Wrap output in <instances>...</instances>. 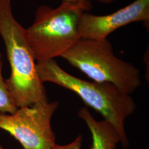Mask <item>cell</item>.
I'll list each match as a JSON object with an SVG mask.
<instances>
[{
	"label": "cell",
	"mask_w": 149,
	"mask_h": 149,
	"mask_svg": "<svg viewBox=\"0 0 149 149\" xmlns=\"http://www.w3.org/2000/svg\"><path fill=\"white\" fill-rule=\"evenodd\" d=\"M78 116L86 123L92 134V143L90 149H116L120 139L110 123L104 119L96 120L85 107L81 108Z\"/></svg>",
	"instance_id": "obj_7"
},
{
	"label": "cell",
	"mask_w": 149,
	"mask_h": 149,
	"mask_svg": "<svg viewBox=\"0 0 149 149\" xmlns=\"http://www.w3.org/2000/svg\"><path fill=\"white\" fill-rule=\"evenodd\" d=\"M59 102L39 103L18 108L12 114L0 113V129L8 132L23 149H53L55 134L51 126Z\"/></svg>",
	"instance_id": "obj_5"
},
{
	"label": "cell",
	"mask_w": 149,
	"mask_h": 149,
	"mask_svg": "<svg viewBox=\"0 0 149 149\" xmlns=\"http://www.w3.org/2000/svg\"><path fill=\"white\" fill-rule=\"evenodd\" d=\"M98 1H100L102 2H104V3H109L111 2H112L113 0H97Z\"/></svg>",
	"instance_id": "obj_11"
},
{
	"label": "cell",
	"mask_w": 149,
	"mask_h": 149,
	"mask_svg": "<svg viewBox=\"0 0 149 149\" xmlns=\"http://www.w3.org/2000/svg\"><path fill=\"white\" fill-rule=\"evenodd\" d=\"M81 0H63V1L64 2H78Z\"/></svg>",
	"instance_id": "obj_10"
},
{
	"label": "cell",
	"mask_w": 149,
	"mask_h": 149,
	"mask_svg": "<svg viewBox=\"0 0 149 149\" xmlns=\"http://www.w3.org/2000/svg\"><path fill=\"white\" fill-rule=\"evenodd\" d=\"M88 0L63 1L56 8H38L33 23L26 29L27 43L37 62L54 59L69 50L80 38V24L84 12L90 11Z\"/></svg>",
	"instance_id": "obj_3"
},
{
	"label": "cell",
	"mask_w": 149,
	"mask_h": 149,
	"mask_svg": "<svg viewBox=\"0 0 149 149\" xmlns=\"http://www.w3.org/2000/svg\"><path fill=\"white\" fill-rule=\"evenodd\" d=\"M61 57L94 81L111 83L129 95L141 84L140 70L116 57L107 39L81 38Z\"/></svg>",
	"instance_id": "obj_4"
},
{
	"label": "cell",
	"mask_w": 149,
	"mask_h": 149,
	"mask_svg": "<svg viewBox=\"0 0 149 149\" xmlns=\"http://www.w3.org/2000/svg\"><path fill=\"white\" fill-rule=\"evenodd\" d=\"M36 70L43 83L52 82L74 92L86 104L100 113L116 129L124 149L129 146L125 123L133 114L136 103L130 95L109 82L87 81L68 74L54 59L37 62Z\"/></svg>",
	"instance_id": "obj_1"
},
{
	"label": "cell",
	"mask_w": 149,
	"mask_h": 149,
	"mask_svg": "<svg viewBox=\"0 0 149 149\" xmlns=\"http://www.w3.org/2000/svg\"><path fill=\"white\" fill-rule=\"evenodd\" d=\"M82 143V136L79 135L70 144L60 145L55 144L53 149H81Z\"/></svg>",
	"instance_id": "obj_9"
},
{
	"label": "cell",
	"mask_w": 149,
	"mask_h": 149,
	"mask_svg": "<svg viewBox=\"0 0 149 149\" xmlns=\"http://www.w3.org/2000/svg\"><path fill=\"white\" fill-rule=\"evenodd\" d=\"M2 55L0 52V112L12 114L16 111L18 108L13 100L2 74L3 60Z\"/></svg>",
	"instance_id": "obj_8"
},
{
	"label": "cell",
	"mask_w": 149,
	"mask_h": 149,
	"mask_svg": "<svg viewBox=\"0 0 149 149\" xmlns=\"http://www.w3.org/2000/svg\"><path fill=\"white\" fill-rule=\"evenodd\" d=\"M149 21V0H136L107 16H95L84 12L80 22V36L100 40L107 39L110 33L129 23Z\"/></svg>",
	"instance_id": "obj_6"
},
{
	"label": "cell",
	"mask_w": 149,
	"mask_h": 149,
	"mask_svg": "<svg viewBox=\"0 0 149 149\" xmlns=\"http://www.w3.org/2000/svg\"><path fill=\"white\" fill-rule=\"evenodd\" d=\"M0 36L11 66V75L5 80L6 84L17 107L48 102L27 43L26 29L13 16L11 0H0Z\"/></svg>",
	"instance_id": "obj_2"
},
{
	"label": "cell",
	"mask_w": 149,
	"mask_h": 149,
	"mask_svg": "<svg viewBox=\"0 0 149 149\" xmlns=\"http://www.w3.org/2000/svg\"><path fill=\"white\" fill-rule=\"evenodd\" d=\"M0 149H6L5 148H4L2 145H1V144H0Z\"/></svg>",
	"instance_id": "obj_12"
}]
</instances>
